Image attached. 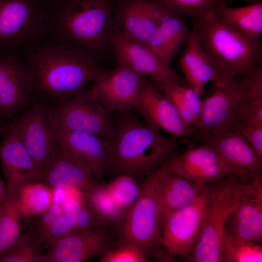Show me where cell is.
<instances>
[{
    "mask_svg": "<svg viewBox=\"0 0 262 262\" xmlns=\"http://www.w3.org/2000/svg\"><path fill=\"white\" fill-rule=\"evenodd\" d=\"M106 185L115 202L127 212L138 197L141 189L135 178L126 174L117 175Z\"/></svg>",
    "mask_w": 262,
    "mask_h": 262,
    "instance_id": "obj_35",
    "label": "cell"
},
{
    "mask_svg": "<svg viewBox=\"0 0 262 262\" xmlns=\"http://www.w3.org/2000/svg\"><path fill=\"white\" fill-rule=\"evenodd\" d=\"M52 189V202L53 203L62 205L70 196L68 194V187L55 188Z\"/></svg>",
    "mask_w": 262,
    "mask_h": 262,
    "instance_id": "obj_39",
    "label": "cell"
},
{
    "mask_svg": "<svg viewBox=\"0 0 262 262\" xmlns=\"http://www.w3.org/2000/svg\"><path fill=\"white\" fill-rule=\"evenodd\" d=\"M159 168L144 178L140 194L128 210L119 237L136 246L148 257L170 262L172 255L163 246L159 196Z\"/></svg>",
    "mask_w": 262,
    "mask_h": 262,
    "instance_id": "obj_6",
    "label": "cell"
},
{
    "mask_svg": "<svg viewBox=\"0 0 262 262\" xmlns=\"http://www.w3.org/2000/svg\"><path fill=\"white\" fill-rule=\"evenodd\" d=\"M153 83L172 103L184 123L193 130L200 115L203 101L201 95L185 82L165 81Z\"/></svg>",
    "mask_w": 262,
    "mask_h": 262,
    "instance_id": "obj_27",
    "label": "cell"
},
{
    "mask_svg": "<svg viewBox=\"0 0 262 262\" xmlns=\"http://www.w3.org/2000/svg\"><path fill=\"white\" fill-rule=\"evenodd\" d=\"M52 189L38 181L20 188L19 203L23 219L29 220L47 210L52 204Z\"/></svg>",
    "mask_w": 262,
    "mask_h": 262,
    "instance_id": "obj_34",
    "label": "cell"
},
{
    "mask_svg": "<svg viewBox=\"0 0 262 262\" xmlns=\"http://www.w3.org/2000/svg\"><path fill=\"white\" fill-rule=\"evenodd\" d=\"M162 8L159 0H114V28L147 44L159 22Z\"/></svg>",
    "mask_w": 262,
    "mask_h": 262,
    "instance_id": "obj_19",
    "label": "cell"
},
{
    "mask_svg": "<svg viewBox=\"0 0 262 262\" xmlns=\"http://www.w3.org/2000/svg\"><path fill=\"white\" fill-rule=\"evenodd\" d=\"M58 103L49 110L55 127L89 132L107 139L111 135L115 123L112 113L91 97L87 89Z\"/></svg>",
    "mask_w": 262,
    "mask_h": 262,
    "instance_id": "obj_10",
    "label": "cell"
},
{
    "mask_svg": "<svg viewBox=\"0 0 262 262\" xmlns=\"http://www.w3.org/2000/svg\"><path fill=\"white\" fill-rule=\"evenodd\" d=\"M221 262H261L260 244L240 239L226 227L220 247Z\"/></svg>",
    "mask_w": 262,
    "mask_h": 262,
    "instance_id": "obj_32",
    "label": "cell"
},
{
    "mask_svg": "<svg viewBox=\"0 0 262 262\" xmlns=\"http://www.w3.org/2000/svg\"><path fill=\"white\" fill-rule=\"evenodd\" d=\"M61 206L66 217L77 232L105 225L98 217L82 191H79L69 197Z\"/></svg>",
    "mask_w": 262,
    "mask_h": 262,
    "instance_id": "obj_31",
    "label": "cell"
},
{
    "mask_svg": "<svg viewBox=\"0 0 262 262\" xmlns=\"http://www.w3.org/2000/svg\"><path fill=\"white\" fill-rule=\"evenodd\" d=\"M43 247L29 224L26 231L0 254V262H40Z\"/></svg>",
    "mask_w": 262,
    "mask_h": 262,
    "instance_id": "obj_33",
    "label": "cell"
},
{
    "mask_svg": "<svg viewBox=\"0 0 262 262\" xmlns=\"http://www.w3.org/2000/svg\"><path fill=\"white\" fill-rule=\"evenodd\" d=\"M215 14L244 36L260 40L262 34L261 1L238 7H230L225 4L220 7Z\"/></svg>",
    "mask_w": 262,
    "mask_h": 262,
    "instance_id": "obj_28",
    "label": "cell"
},
{
    "mask_svg": "<svg viewBox=\"0 0 262 262\" xmlns=\"http://www.w3.org/2000/svg\"><path fill=\"white\" fill-rule=\"evenodd\" d=\"M160 168L159 196L162 219L193 201L207 187L208 184L193 182Z\"/></svg>",
    "mask_w": 262,
    "mask_h": 262,
    "instance_id": "obj_26",
    "label": "cell"
},
{
    "mask_svg": "<svg viewBox=\"0 0 262 262\" xmlns=\"http://www.w3.org/2000/svg\"><path fill=\"white\" fill-rule=\"evenodd\" d=\"M10 124L41 174L55 147L49 109L44 105H35Z\"/></svg>",
    "mask_w": 262,
    "mask_h": 262,
    "instance_id": "obj_17",
    "label": "cell"
},
{
    "mask_svg": "<svg viewBox=\"0 0 262 262\" xmlns=\"http://www.w3.org/2000/svg\"><path fill=\"white\" fill-rule=\"evenodd\" d=\"M84 195L104 225L120 229L127 212L115 202L106 184L100 183Z\"/></svg>",
    "mask_w": 262,
    "mask_h": 262,
    "instance_id": "obj_30",
    "label": "cell"
},
{
    "mask_svg": "<svg viewBox=\"0 0 262 262\" xmlns=\"http://www.w3.org/2000/svg\"><path fill=\"white\" fill-rule=\"evenodd\" d=\"M19 188L6 184L3 201L0 205V254L21 234L23 219L19 203Z\"/></svg>",
    "mask_w": 262,
    "mask_h": 262,
    "instance_id": "obj_29",
    "label": "cell"
},
{
    "mask_svg": "<svg viewBox=\"0 0 262 262\" xmlns=\"http://www.w3.org/2000/svg\"><path fill=\"white\" fill-rule=\"evenodd\" d=\"M114 8V0H51L42 41L98 64L104 55L112 52Z\"/></svg>",
    "mask_w": 262,
    "mask_h": 262,
    "instance_id": "obj_1",
    "label": "cell"
},
{
    "mask_svg": "<svg viewBox=\"0 0 262 262\" xmlns=\"http://www.w3.org/2000/svg\"><path fill=\"white\" fill-rule=\"evenodd\" d=\"M49 0H0V55L42 41Z\"/></svg>",
    "mask_w": 262,
    "mask_h": 262,
    "instance_id": "obj_8",
    "label": "cell"
},
{
    "mask_svg": "<svg viewBox=\"0 0 262 262\" xmlns=\"http://www.w3.org/2000/svg\"></svg>",
    "mask_w": 262,
    "mask_h": 262,
    "instance_id": "obj_43",
    "label": "cell"
},
{
    "mask_svg": "<svg viewBox=\"0 0 262 262\" xmlns=\"http://www.w3.org/2000/svg\"><path fill=\"white\" fill-rule=\"evenodd\" d=\"M127 113L115 121L108 138L112 152L108 170L117 175L144 178L157 171L181 141L164 136L159 130Z\"/></svg>",
    "mask_w": 262,
    "mask_h": 262,
    "instance_id": "obj_3",
    "label": "cell"
},
{
    "mask_svg": "<svg viewBox=\"0 0 262 262\" xmlns=\"http://www.w3.org/2000/svg\"><path fill=\"white\" fill-rule=\"evenodd\" d=\"M39 181L51 189L68 187L83 192L100 183L91 173L62 155L55 147L41 172Z\"/></svg>",
    "mask_w": 262,
    "mask_h": 262,
    "instance_id": "obj_25",
    "label": "cell"
},
{
    "mask_svg": "<svg viewBox=\"0 0 262 262\" xmlns=\"http://www.w3.org/2000/svg\"><path fill=\"white\" fill-rule=\"evenodd\" d=\"M145 122L174 138H183L193 134V130L180 117L172 103L147 78L134 109Z\"/></svg>",
    "mask_w": 262,
    "mask_h": 262,
    "instance_id": "obj_18",
    "label": "cell"
},
{
    "mask_svg": "<svg viewBox=\"0 0 262 262\" xmlns=\"http://www.w3.org/2000/svg\"><path fill=\"white\" fill-rule=\"evenodd\" d=\"M192 29L203 49L224 79L252 75L262 64L260 40L242 34L215 13L192 20Z\"/></svg>",
    "mask_w": 262,
    "mask_h": 262,
    "instance_id": "obj_4",
    "label": "cell"
},
{
    "mask_svg": "<svg viewBox=\"0 0 262 262\" xmlns=\"http://www.w3.org/2000/svg\"><path fill=\"white\" fill-rule=\"evenodd\" d=\"M18 51L0 55V113H14L33 94L31 77Z\"/></svg>",
    "mask_w": 262,
    "mask_h": 262,
    "instance_id": "obj_20",
    "label": "cell"
},
{
    "mask_svg": "<svg viewBox=\"0 0 262 262\" xmlns=\"http://www.w3.org/2000/svg\"><path fill=\"white\" fill-rule=\"evenodd\" d=\"M119 229L102 225L68 234L55 242L40 262H82L101 258L119 238Z\"/></svg>",
    "mask_w": 262,
    "mask_h": 262,
    "instance_id": "obj_13",
    "label": "cell"
},
{
    "mask_svg": "<svg viewBox=\"0 0 262 262\" xmlns=\"http://www.w3.org/2000/svg\"><path fill=\"white\" fill-rule=\"evenodd\" d=\"M162 3L159 22L147 45L163 61L171 65L186 45L191 29L186 23L185 16Z\"/></svg>",
    "mask_w": 262,
    "mask_h": 262,
    "instance_id": "obj_23",
    "label": "cell"
},
{
    "mask_svg": "<svg viewBox=\"0 0 262 262\" xmlns=\"http://www.w3.org/2000/svg\"><path fill=\"white\" fill-rule=\"evenodd\" d=\"M178 67L185 83L201 95L209 82L214 86H227L234 80L227 81L222 77L192 29L179 58Z\"/></svg>",
    "mask_w": 262,
    "mask_h": 262,
    "instance_id": "obj_22",
    "label": "cell"
},
{
    "mask_svg": "<svg viewBox=\"0 0 262 262\" xmlns=\"http://www.w3.org/2000/svg\"><path fill=\"white\" fill-rule=\"evenodd\" d=\"M5 129L2 128H0V134H3Z\"/></svg>",
    "mask_w": 262,
    "mask_h": 262,
    "instance_id": "obj_42",
    "label": "cell"
},
{
    "mask_svg": "<svg viewBox=\"0 0 262 262\" xmlns=\"http://www.w3.org/2000/svg\"><path fill=\"white\" fill-rule=\"evenodd\" d=\"M101 262H147V255L132 244L118 238L113 246L100 258Z\"/></svg>",
    "mask_w": 262,
    "mask_h": 262,
    "instance_id": "obj_37",
    "label": "cell"
},
{
    "mask_svg": "<svg viewBox=\"0 0 262 262\" xmlns=\"http://www.w3.org/2000/svg\"><path fill=\"white\" fill-rule=\"evenodd\" d=\"M233 176L208 184L209 202L201 237L188 256L193 262H221L220 247L226 222L244 196L252 189Z\"/></svg>",
    "mask_w": 262,
    "mask_h": 262,
    "instance_id": "obj_7",
    "label": "cell"
},
{
    "mask_svg": "<svg viewBox=\"0 0 262 262\" xmlns=\"http://www.w3.org/2000/svg\"><path fill=\"white\" fill-rule=\"evenodd\" d=\"M232 129L241 135L262 159V125L243 121Z\"/></svg>",
    "mask_w": 262,
    "mask_h": 262,
    "instance_id": "obj_38",
    "label": "cell"
},
{
    "mask_svg": "<svg viewBox=\"0 0 262 262\" xmlns=\"http://www.w3.org/2000/svg\"><path fill=\"white\" fill-rule=\"evenodd\" d=\"M203 99L199 119L193 134L202 140L219 128H232L262 111V76L259 66L251 75L234 80L227 86H214Z\"/></svg>",
    "mask_w": 262,
    "mask_h": 262,
    "instance_id": "obj_5",
    "label": "cell"
},
{
    "mask_svg": "<svg viewBox=\"0 0 262 262\" xmlns=\"http://www.w3.org/2000/svg\"><path fill=\"white\" fill-rule=\"evenodd\" d=\"M242 0L247 2L248 3H254V2L260 1V0Z\"/></svg>",
    "mask_w": 262,
    "mask_h": 262,
    "instance_id": "obj_41",
    "label": "cell"
},
{
    "mask_svg": "<svg viewBox=\"0 0 262 262\" xmlns=\"http://www.w3.org/2000/svg\"><path fill=\"white\" fill-rule=\"evenodd\" d=\"M0 144V161L6 184L17 188L39 181L41 172L9 124Z\"/></svg>",
    "mask_w": 262,
    "mask_h": 262,
    "instance_id": "obj_21",
    "label": "cell"
},
{
    "mask_svg": "<svg viewBox=\"0 0 262 262\" xmlns=\"http://www.w3.org/2000/svg\"><path fill=\"white\" fill-rule=\"evenodd\" d=\"M54 147L98 180L101 179L111 162V147L108 139L95 134L59 128L54 125Z\"/></svg>",
    "mask_w": 262,
    "mask_h": 262,
    "instance_id": "obj_12",
    "label": "cell"
},
{
    "mask_svg": "<svg viewBox=\"0 0 262 262\" xmlns=\"http://www.w3.org/2000/svg\"><path fill=\"white\" fill-rule=\"evenodd\" d=\"M22 50L33 93L58 102L85 90L101 71L94 61L53 43L41 41Z\"/></svg>",
    "mask_w": 262,
    "mask_h": 262,
    "instance_id": "obj_2",
    "label": "cell"
},
{
    "mask_svg": "<svg viewBox=\"0 0 262 262\" xmlns=\"http://www.w3.org/2000/svg\"><path fill=\"white\" fill-rule=\"evenodd\" d=\"M160 167L169 174L203 184L230 176L236 177L234 171L216 151L205 143L167 159Z\"/></svg>",
    "mask_w": 262,
    "mask_h": 262,
    "instance_id": "obj_15",
    "label": "cell"
},
{
    "mask_svg": "<svg viewBox=\"0 0 262 262\" xmlns=\"http://www.w3.org/2000/svg\"><path fill=\"white\" fill-rule=\"evenodd\" d=\"M147 78L115 65L111 70L101 71L87 92L110 113L122 114L134 109Z\"/></svg>",
    "mask_w": 262,
    "mask_h": 262,
    "instance_id": "obj_11",
    "label": "cell"
},
{
    "mask_svg": "<svg viewBox=\"0 0 262 262\" xmlns=\"http://www.w3.org/2000/svg\"><path fill=\"white\" fill-rule=\"evenodd\" d=\"M208 184L193 201L162 219L164 247L174 255L187 257L202 234L209 202Z\"/></svg>",
    "mask_w": 262,
    "mask_h": 262,
    "instance_id": "obj_9",
    "label": "cell"
},
{
    "mask_svg": "<svg viewBox=\"0 0 262 262\" xmlns=\"http://www.w3.org/2000/svg\"><path fill=\"white\" fill-rule=\"evenodd\" d=\"M166 6L192 20L203 17L215 13L226 0H159Z\"/></svg>",
    "mask_w": 262,
    "mask_h": 262,
    "instance_id": "obj_36",
    "label": "cell"
},
{
    "mask_svg": "<svg viewBox=\"0 0 262 262\" xmlns=\"http://www.w3.org/2000/svg\"><path fill=\"white\" fill-rule=\"evenodd\" d=\"M6 188V183L0 178V205L3 201Z\"/></svg>",
    "mask_w": 262,
    "mask_h": 262,
    "instance_id": "obj_40",
    "label": "cell"
},
{
    "mask_svg": "<svg viewBox=\"0 0 262 262\" xmlns=\"http://www.w3.org/2000/svg\"><path fill=\"white\" fill-rule=\"evenodd\" d=\"M252 189L229 217L226 228L236 237L249 242H262V178L253 181Z\"/></svg>",
    "mask_w": 262,
    "mask_h": 262,
    "instance_id": "obj_24",
    "label": "cell"
},
{
    "mask_svg": "<svg viewBox=\"0 0 262 262\" xmlns=\"http://www.w3.org/2000/svg\"><path fill=\"white\" fill-rule=\"evenodd\" d=\"M112 53L115 65L125 67L153 82H185L183 77L163 61L147 44L134 40L114 28Z\"/></svg>",
    "mask_w": 262,
    "mask_h": 262,
    "instance_id": "obj_14",
    "label": "cell"
},
{
    "mask_svg": "<svg viewBox=\"0 0 262 262\" xmlns=\"http://www.w3.org/2000/svg\"><path fill=\"white\" fill-rule=\"evenodd\" d=\"M202 141L216 151L240 180L250 183L262 176V159L233 129H214Z\"/></svg>",
    "mask_w": 262,
    "mask_h": 262,
    "instance_id": "obj_16",
    "label": "cell"
}]
</instances>
